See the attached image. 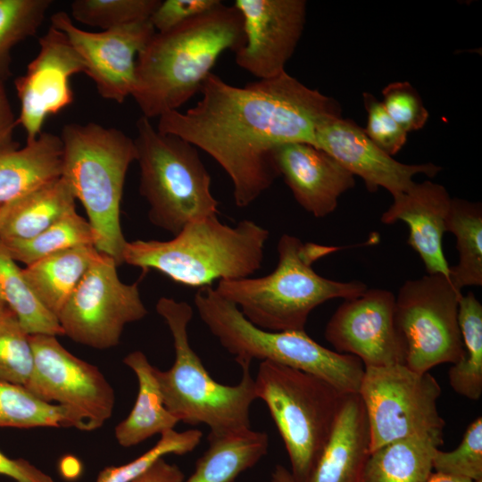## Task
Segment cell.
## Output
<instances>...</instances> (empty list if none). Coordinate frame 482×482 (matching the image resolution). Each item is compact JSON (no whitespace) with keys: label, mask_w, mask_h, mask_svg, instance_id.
Instances as JSON below:
<instances>
[{"label":"cell","mask_w":482,"mask_h":482,"mask_svg":"<svg viewBox=\"0 0 482 482\" xmlns=\"http://www.w3.org/2000/svg\"><path fill=\"white\" fill-rule=\"evenodd\" d=\"M222 4L220 0H164L160 2L149 21L155 32H164Z\"/></svg>","instance_id":"ab89813d"},{"label":"cell","mask_w":482,"mask_h":482,"mask_svg":"<svg viewBox=\"0 0 482 482\" xmlns=\"http://www.w3.org/2000/svg\"><path fill=\"white\" fill-rule=\"evenodd\" d=\"M436 472L478 481L482 479V418L466 428L460 445L453 451L437 449L433 458Z\"/></svg>","instance_id":"8d00e7d4"},{"label":"cell","mask_w":482,"mask_h":482,"mask_svg":"<svg viewBox=\"0 0 482 482\" xmlns=\"http://www.w3.org/2000/svg\"><path fill=\"white\" fill-rule=\"evenodd\" d=\"M60 138L61 177L86 211L94 246L120 265L128 242L120 226V203L128 170L137 159L134 139L96 122L65 124Z\"/></svg>","instance_id":"5b68a950"},{"label":"cell","mask_w":482,"mask_h":482,"mask_svg":"<svg viewBox=\"0 0 482 482\" xmlns=\"http://www.w3.org/2000/svg\"><path fill=\"white\" fill-rule=\"evenodd\" d=\"M157 313L166 322L172 338L175 359L167 370L156 368V377L167 410L179 421L205 424L208 436H222L251 428L250 408L254 400V378L250 366L241 365L242 377L234 386L214 380L190 345L187 326L193 309L187 302L161 297Z\"/></svg>","instance_id":"8992f818"},{"label":"cell","mask_w":482,"mask_h":482,"mask_svg":"<svg viewBox=\"0 0 482 482\" xmlns=\"http://www.w3.org/2000/svg\"><path fill=\"white\" fill-rule=\"evenodd\" d=\"M134 138L139 166V193L156 227L177 235L186 225L217 215L211 175L197 148L179 137L160 132L141 116Z\"/></svg>","instance_id":"ba28073f"},{"label":"cell","mask_w":482,"mask_h":482,"mask_svg":"<svg viewBox=\"0 0 482 482\" xmlns=\"http://www.w3.org/2000/svg\"><path fill=\"white\" fill-rule=\"evenodd\" d=\"M34 369L29 335L10 309L0 317V379L27 386Z\"/></svg>","instance_id":"e575fe53"},{"label":"cell","mask_w":482,"mask_h":482,"mask_svg":"<svg viewBox=\"0 0 482 482\" xmlns=\"http://www.w3.org/2000/svg\"><path fill=\"white\" fill-rule=\"evenodd\" d=\"M358 394L368 418L370 452L402 438L444 436L437 409L441 387L429 372L405 364L364 367Z\"/></svg>","instance_id":"30bf717a"},{"label":"cell","mask_w":482,"mask_h":482,"mask_svg":"<svg viewBox=\"0 0 482 482\" xmlns=\"http://www.w3.org/2000/svg\"><path fill=\"white\" fill-rule=\"evenodd\" d=\"M62 144L60 136L42 132L23 147L0 151V204L61 177Z\"/></svg>","instance_id":"603a6c76"},{"label":"cell","mask_w":482,"mask_h":482,"mask_svg":"<svg viewBox=\"0 0 482 482\" xmlns=\"http://www.w3.org/2000/svg\"><path fill=\"white\" fill-rule=\"evenodd\" d=\"M427 482H482V479L478 480V481H473L469 478L434 471L431 473Z\"/></svg>","instance_id":"f6af8a7d"},{"label":"cell","mask_w":482,"mask_h":482,"mask_svg":"<svg viewBox=\"0 0 482 482\" xmlns=\"http://www.w3.org/2000/svg\"><path fill=\"white\" fill-rule=\"evenodd\" d=\"M325 338L336 352L356 356L364 367L405 364L406 345L389 290L367 289L345 300L329 319Z\"/></svg>","instance_id":"5bb4252c"},{"label":"cell","mask_w":482,"mask_h":482,"mask_svg":"<svg viewBox=\"0 0 482 482\" xmlns=\"http://www.w3.org/2000/svg\"><path fill=\"white\" fill-rule=\"evenodd\" d=\"M50 21L79 54L84 73L103 98L121 104L132 95L137 55L155 33L149 20L98 32L79 28L62 11L54 13Z\"/></svg>","instance_id":"9a60e30c"},{"label":"cell","mask_w":482,"mask_h":482,"mask_svg":"<svg viewBox=\"0 0 482 482\" xmlns=\"http://www.w3.org/2000/svg\"><path fill=\"white\" fill-rule=\"evenodd\" d=\"M75 428L90 431L75 411L44 402L25 386L0 379V428Z\"/></svg>","instance_id":"83f0119b"},{"label":"cell","mask_w":482,"mask_h":482,"mask_svg":"<svg viewBox=\"0 0 482 482\" xmlns=\"http://www.w3.org/2000/svg\"><path fill=\"white\" fill-rule=\"evenodd\" d=\"M367 111V137L386 154H396L407 141V134L388 114L382 102L369 93L363 94Z\"/></svg>","instance_id":"f35d334b"},{"label":"cell","mask_w":482,"mask_h":482,"mask_svg":"<svg viewBox=\"0 0 482 482\" xmlns=\"http://www.w3.org/2000/svg\"><path fill=\"white\" fill-rule=\"evenodd\" d=\"M16 126L17 118L7 95L5 81L0 79V151L19 147V143L14 140Z\"/></svg>","instance_id":"b9f144b4"},{"label":"cell","mask_w":482,"mask_h":482,"mask_svg":"<svg viewBox=\"0 0 482 482\" xmlns=\"http://www.w3.org/2000/svg\"><path fill=\"white\" fill-rule=\"evenodd\" d=\"M446 230L454 235L459 262L449 278L460 290L482 285V208L478 203L452 198Z\"/></svg>","instance_id":"f1b7e54d"},{"label":"cell","mask_w":482,"mask_h":482,"mask_svg":"<svg viewBox=\"0 0 482 482\" xmlns=\"http://www.w3.org/2000/svg\"><path fill=\"white\" fill-rule=\"evenodd\" d=\"M314 146L328 154L353 176H359L370 192L383 187L393 197L407 192L415 183V175L434 177L442 170L431 162H397L378 148L363 129L342 116L330 118L319 126Z\"/></svg>","instance_id":"ac0fdd59"},{"label":"cell","mask_w":482,"mask_h":482,"mask_svg":"<svg viewBox=\"0 0 482 482\" xmlns=\"http://www.w3.org/2000/svg\"><path fill=\"white\" fill-rule=\"evenodd\" d=\"M245 36L235 52L236 63L258 79L275 78L301 38L307 4L304 0H236Z\"/></svg>","instance_id":"e0dca14e"},{"label":"cell","mask_w":482,"mask_h":482,"mask_svg":"<svg viewBox=\"0 0 482 482\" xmlns=\"http://www.w3.org/2000/svg\"><path fill=\"white\" fill-rule=\"evenodd\" d=\"M161 0H75L71 4L78 22L103 30L149 20Z\"/></svg>","instance_id":"836d02e7"},{"label":"cell","mask_w":482,"mask_h":482,"mask_svg":"<svg viewBox=\"0 0 482 482\" xmlns=\"http://www.w3.org/2000/svg\"><path fill=\"white\" fill-rule=\"evenodd\" d=\"M0 295L29 335L64 336L57 317L38 300L1 239Z\"/></svg>","instance_id":"f546056e"},{"label":"cell","mask_w":482,"mask_h":482,"mask_svg":"<svg viewBox=\"0 0 482 482\" xmlns=\"http://www.w3.org/2000/svg\"><path fill=\"white\" fill-rule=\"evenodd\" d=\"M271 482H294V479L287 469L278 464L271 473Z\"/></svg>","instance_id":"bcb514c9"},{"label":"cell","mask_w":482,"mask_h":482,"mask_svg":"<svg viewBox=\"0 0 482 482\" xmlns=\"http://www.w3.org/2000/svg\"><path fill=\"white\" fill-rule=\"evenodd\" d=\"M203 432L188 429L179 432L170 429L161 434L158 442L135 460L120 466L104 468L96 482H131L148 470L167 454L182 455L192 452L201 442Z\"/></svg>","instance_id":"d590c367"},{"label":"cell","mask_w":482,"mask_h":482,"mask_svg":"<svg viewBox=\"0 0 482 482\" xmlns=\"http://www.w3.org/2000/svg\"><path fill=\"white\" fill-rule=\"evenodd\" d=\"M245 42L241 15L233 5L193 18L170 30L155 32L136 63L131 96L142 116L151 120L178 111L197 93L226 51Z\"/></svg>","instance_id":"7a4b0ae2"},{"label":"cell","mask_w":482,"mask_h":482,"mask_svg":"<svg viewBox=\"0 0 482 482\" xmlns=\"http://www.w3.org/2000/svg\"><path fill=\"white\" fill-rule=\"evenodd\" d=\"M34 369L26 388L40 400L78 413L89 430L112 415L113 388L95 365L72 354L56 337L31 335Z\"/></svg>","instance_id":"4fadbf2b"},{"label":"cell","mask_w":482,"mask_h":482,"mask_svg":"<svg viewBox=\"0 0 482 482\" xmlns=\"http://www.w3.org/2000/svg\"><path fill=\"white\" fill-rule=\"evenodd\" d=\"M370 453V427L362 400L358 393L346 394L307 482H362Z\"/></svg>","instance_id":"44dd1931"},{"label":"cell","mask_w":482,"mask_h":482,"mask_svg":"<svg viewBox=\"0 0 482 482\" xmlns=\"http://www.w3.org/2000/svg\"><path fill=\"white\" fill-rule=\"evenodd\" d=\"M458 320L464 353L450 368L448 379L457 394L477 401L482 395V304L474 293L461 295Z\"/></svg>","instance_id":"4dcf8cb0"},{"label":"cell","mask_w":482,"mask_h":482,"mask_svg":"<svg viewBox=\"0 0 482 482\" xmlns=\"http://www.w3.org/2000/svg\"><path fill=\"white\" fill-rule=\"evenodd\" d=\"M269 236V230L253 220H243L232 227L212 215L188 223L170 240L128 241L123 263L202 288L215 280L251 277L262 264Z\"/></svg>","instance_id":"277c9868"},{"label":"cell","mask_w":482,"mask_h":482,"mask_svg":"<svg viewBox=\"0 0 482 482\" xmlns=\"http://www.w3.org/2000/svg\"><path fill=\"white\" fill-rule=\"evenodd\" d=\"M117 266L112 257L101 253L89 268L57 316L64 336L105 350L120 343L126 325L146 316L140 280L122 282Z\"/></svg>","instance_id":"7c38bea8"},{"label":"cell","mask_w":482,"mask_h":482,"mask_svg":"<svg viewBox=\"0 0 482 482\" xmlns=\"http://www.w3.org/2000/svg\"><path fill=\"white\" fill-rule=\"evenodd\" d=\"M8 306L5 304L4 300L2 299L0 295V317H2L8 310Z\"/></svg>","instance_id":"7dc6e473"},{"label":"cell","mask_w":482,"mask_h":482,"mask_svg":"<svg viewBox=\"0 0 482 482\" xmlns=\"http://www.w3.org/2000/svg\"><path fill=\"white\" fill-rule=\"evenodd\" d=\"M452 198L445 187L426 180L393 197L381 216L384 224L399 220L409 227L407 244L419 254L428 274L450 275L443 251Z\"/></svg>","instance_id":"ffe728a7"},{"label":"cell","mask_w":482,"mask_h":482,"mask_svg":"<svg viewBox=\"0 0 482 482\" xmlns=\"http://www.w3.org/2000/svg\"><path fill=\"white\" fill-rule=\"evenodd\" d=\"M100 255L94 245L77 246L27 265L22 272L41 303L57 317Z\"/></svg>","instance_id":"d4e9b609"},{"label":"cell","mask_w":482,"mask_h":482,"mask_svg":"<svg viewBox=\"0 0 482 482\" xmlns=\"http://www.w3.org/2000/svg\"><path fill=\"white\" fill-rule=\"evenodd\" d=\"M184 479L183 472L176 464L162 458L131 482H183Z\"/></svg>","instance_id":"7bdbcfd3"},{"label":"cell","mask_w":482,"mask_h":482,"mask_svg":"<svg viewBox=\"0 0 482 482\" xmlns=\"http://www.w3.org/2000/svg\"><path fill=\"white\" fill-rule=\"evenodd\" d=\"M461 295V290L442 274H428L402 285L395 296V314L406 345L408 368L425 373L462 357L458 320Z\"/></svg>","instance_id":"8fae6325"},{"label":"cell","mask_w":482,"mask_h":482,"mask_svg":"<svg viewBox=\"0 0 482 482\" xmlns=\"http://www.w3.org/2000/svg\"><path fill=\"white\" fill-rule=\"evenodd\" d=\"M52 0H0V79L12 75V51L34 36L52 5Z\"/></svg>","instance_id":"d6a6232c"},{"label":"cell","mask_w":482,"mask_h":482,"mask_svg":"<svg viewBox=\"0 0 482 482\" xmlns=\"http://www.w3.org/2000/svg\"><path fill=\"white\" fill-rule=\"evenodd\" d=\"M194 303L202 321L239 366L270 361L317 376L343 393H359L364 365L356 356L324 347L305 330L262 329L212 287L199 288Z\"/></svg>","instance_id":"52a82bcc"},{"label":"cell","mask_w":482,"mask_h":482,"mask_svg":"<svg viewBox=\"0 0 482 482\" xmlns=\"http://www.w3.org/2000/svg\"><path fill=\"white\" fill-rule=\"evenodd\" d=\"M278 175L296 202L316 218L332 213L354 176L332 156L307 143H287L273 150Z\"/></svg>","instance_id":"d6986e66"},{"label":"cell","mask_w":482,"mask_h":482,"mask_svg":"<svg viewBox=\"0 0 482 482\" xmlns=\"http://www.w3.org/2000/svg\"><path fill=\"white\" fill-rule=\"evenodd\" d=\"M123 362L136 374L138 391L136 403L126 419L115 428V438L124 447L137 445L145 439L174 429L179 422L165 407L156 367L145 354L134 351L126 355Z\"/></svg>","instance_id":"cb8c5ba5"},{"label":"cell","mask_w":482,"mask_h":482,"mask_svg":"<svg viewBox=\"0 0 482 482\" xmlns=\"http://www.w3.org/2000/svg\"><path fill=\"white\" fill-rule=\"evenodd\" d=\"M443 444V436H418L382 445L370 453L362 482H427Z\"/></svg>","instance_id":"4316f807"},{"label":"cell","mask_w":482,"mask_h":482,"mask_svg":"<svg viewBox=\"0 0 482 482\" xmlns=\"http://www.w3.org/2000/svg\"><path fill=\"white\" fill-rule=\"evenodd\" d=\"M201 99L185 112L158 118L157 129L181 137L212 157L229 175L235 204H253L279 177L273 150L287 143L314 145L319 126L341 116L332 97L287 71L237 87L211 73Z\"/></svg>","instance_id":"6da1fadb"},{"label":"cell","mask_w":482,"mask_h":482,"mask_svg":"<svg viewBox=\"0 0 482 482\" xmlns=\"http://www.w3.org/2000/svg\"><path fill=\"white\" fill-rule=\"evenodd\" d=\"M383 102L391 118L406 132L422 129L428 120L417 90L407 81L393 82L382 90Z\"/></svg>","instance_id":"74e56055"},{"label":"cell","mask_w":482,"mask_h":482,"mask_svg":"<svg viewBox=\"0 0 482 482\" xmlns=\"http://www.w3.org/2000/svg\"><path fill=\"white\" fill-rule=\"evenodd\" d=\"M338 249L283 234L272 272L260 278L220 280L215 290L262 329L304 330L310 313L319 305L335 298H354L368 289L362 281H337L314 270L315 262Z\"/></svg>","instance_id":"3957f363"},{"label":"cell","mask_w":482,"mask_h":482,"mask_svg":"<svg viewBox=\"0 0 482 482\" xmlns=\"http://www.w3.org/2000/svg\"><path fill=\"white\" fill-rule=\"evenodd\" d=\"M75 196L62 177L0 204V239H29L76 211Z\"/></svg>","instance_id":"7402d4cb"},{"label":"cell","mask_w":482,"mask_h":482,"mask_svg":"<svg viewBox=\"0 0 482 482\" xmlns=\"http://www.w3.org/2000/svg\"><path fill=\"white\" fill-rule=\"evenodd\" d=\"M288 454L294 482H307L346 395L312 374L262 361L254 378Z\"/></svg>","instance_id":"9c48e42d"},{"label":"cell","mask_w":482,"mask_h":482,"mask_svg":"<svg viewBox=\"0 0 482 482\" xmlns=\"http://www.w3.org/2000/svg\"><path fill=\"white\" fill-rule=\"evenodd\" d=\"M80 469L79 461L72 456H66L60 464L61 472L66 478H76L80 473Z\"/></svg>","instance_id":"ee69618b"},{"label":"cell","mask_w":482,"mask_h":482,"mask_svg":"<svg viewBox=\"0 0 482 482\" xmlns=\"http://www.w3.org/2000/svg\"><path fill=\"white\" fill-rule=\"evenodd\" d=\"M0 475L11 478L16 482H54L49 475L29 461L21 458L12 459L1 451Z\"/></svg>","instance_id":"60d3db41"},{"label":"cell","mask_w":482,"mask_h":482,"mask_svg":"<svg viewBox=\"0 0 482 482\" xmlns=\"http://www.w3.org/2000/svg\"><path fill=\"white\" fill-rule=\"evenodd\" d=\"M208 449L183 482H234L253 467L269 448L267 433L252 428L222 436H208Z\"/></svg>","instance_id":"484cf974"},{"label":"cell","mask_w":482,"mask_h":482,"mask_svg":"<svg viewBox=\"0 0 482 482\" xmlns=\"http://www.w3.org/2000/svg\"><path fill=\"white\" fill-rule=\"evenodd\" d=\"M39 50L26 72L14 81L20 101L17 125L26 133V142L43 132L48 116L71 105L74 94L71 78L85 72V65L63 32L50 26L38 40Z\"/></svg>","instance_id":"2e32d148"},{"label":"cell","mask_w":482,"mask_h":482,"mask_svg":"<svg viewBox=\"0 0 482 482\" xmlns=\"http://www.w3.org/2000/svg\"><path fill=\"white\" fill-rule=\"evenodd\" d=\"M4 243L11 256L27 266L70 248L94 245L95 236L87 220L73 211L29 239Z\"/></svg>","instance_id":"1f68e13d"}]
</instances>
